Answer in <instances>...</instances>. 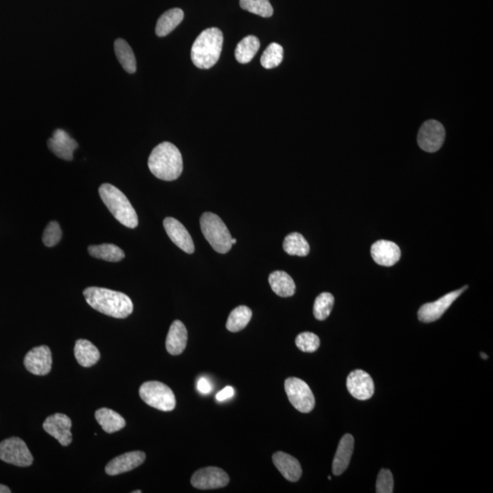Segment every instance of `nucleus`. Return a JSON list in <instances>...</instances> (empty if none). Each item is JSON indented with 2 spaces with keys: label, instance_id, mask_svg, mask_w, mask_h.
<instances>
[{
  "label": "nucleus",
  "instance_id": "nucleus-1",
  "mask_svg": "<svg viewBox=\"0 0 493 493\" xmlns=\"http://www.w3.org/2000/svg\"><path fill=\"white\" fill-rule=\"evenodd\" d=\"M86 302L91 308L108 316L125 319L134 311L133 302L123 292L99 287L83 291Z\"/></svg>",
  "mask_w": 493,
  "mask_h": 493
},
{
  "label": "nucleus",
  "instance_id": "nucleus-2",
  "mask_svg": "<svg viewBox=\"0 0 493 493\" xmlns=\"http://www.w3.org/2000/svg\"><path fill=\"white\" fill-rule=\"evenodd\" d=\"M148 168L157 179L174 181L181 176L183 172L182 154L171 143H161L152 151L148 159Z\"/></svg>",
  "mask_w": 493,
  "mask_h": 493
},
{
  "label": "nucleus",
  "instance_id": "nucleus-3",
  "mask_svg": "<svg viewBox=\"0 0 493 493\" xmlns=\"http://www.w3.org/2000/svg\"><path fill=\"white\" fill-rule=\"evenodd\" d=\"M222 47V31L217 28H206L199 34L192 46V62L196 67L208 70L219 61Z\"/></svg>",
  "mask_w": 493,
  "mask_h": 493
},
{
  "label": "nucleus",
  "instance_id": "nucleus-4",
  "mask_svg": "<svg viewBox=\"0 0 493 493\" xmlns=\"http://www.w3.org/2000/svg\"><path fill=\"white\" fill-rule=\"evenodd\" d=\"M99 194L102 202L122 225L129 228L138 226V217L134 206L120 189L111 184H102Z\"/></svg>",
  "mask_w": 493,
  "mask_h": 493
},
{
  "label": "nucleus",
  "instance_id": "nucleus-5",
  "mask_svg": "<svg viewBox=\"0 0 493 493\" xmlns=\"http://www.w3.org/2000/svg\"><path fill=\"white\" fill-rule=\"evenodd\" d=\"M200 226L206 240L215 251L222 254L231 251V232L217 215L206 212L200 217Z\"/></svg>",
  "mask_w": 493,
  "mask_h": 493
},
{
  "label": "nucleus",
  "instance_id": "nucleus-6",
  "mask_svg": "<svg viewBox=\"0 0 493 493\" xmlns=\"http://www.w3.org/2000/svg\"><path fill=\"white\" fill-rule=\"evenodd\" d=\"M140 397L147 405L161 411H172L176 408V397L170 388L159 381H149L139 389Z\"/></svg>",
  "mask_w": 493,
  "mask_h": 493
},
{
  "label": "nucleus",
  "instance_id": "nucleus-7",
  "mask_svg": "<svg viewBox=\"0 0 493 493\" xmlns=\"http://www.w3.org/2000/svg\"><path fill=\"white\" fill-rule=\"evenodd\" d=\"M285 386L289 402L298 411L309 413L314 409V395L305 381L289 377L285 380Z\"/></svg>",
  "mask_w": 493,
  "mask_h": 493
},
{
  "label": "nucleus",
  "instance_id": "nucleus-8",
  "mask_svg": "<svg viewBox=\"0 0 493 493\" xmlns=\"http://www.w3.org/2000/svg\"><path fill=\"white\" fill-rule=\"evenodd\" d=\"M0 460L18 467H28L33 463V456L21 438H7L0 443Z\"/></svg>",
  "mask_w": 493,
  "mask_h": 493
},
{
  "label": "nucleus",
  "instance_id": "nucleus-9",
  "mask_svg": "<svg viewBox=\"0 0 493 493\" xmlns=\"http://www.w3.org/2000/svg\"><path fill=\"white\" fill-rule=\"evenodd\" d=\"M446 132L444 126L436 120L424 123L418 132V143L422 150L435 153L440 150L445 141Z\"/></svg>",
  "mask_w": 493,
  "mask_h": 493
},
{
  "label": "nucleus",
  "instance_id": "nucleus-10",
  "mask_svg": "<svg viewBox=\"0 0 493 493\" xmlns=\"http://www.w3.org/2000/svg\"><path fill=\"white\" fill-rule=\"evenodd\" d=\"M467 288H468V286L458 289V291L449 292V294L444 295L443 297L436 301V302L423 305L420 310H418V319H420V322L427 323H433L440 319V318L445 314L447 310L451 307L452 303L460 296V294H463Z\"/></svg>",
  "mask_w": 493,
  "mask_h": 493
},
{
  "label": "nucleus",
  "instance_id": "nucleus-11",
  "mask_svg": "<svg viewBox=\"0 0 493 493\" xmlns=\"http://www.w3.org/2000/svg\"><path fill=\"white\" fill-rule=\"evenodd\" d=\"M229 483V477L223 469L217 467H206L194 473L191 484L199 490L224 488Z\"/></svg>",
  "mask_w": 493,
  "mask_h": 493
},
{
  "label": "nucleus",
  "instance_id": "nucleus-12",
  "mask_svg": "<svg viewBox=\"0 0 493 493\" xmlns=\"http://www.w3.org/2000/svg\"><path fill=\"white\" fill-rule=\"evenodd\" d=\"M350 394L358 400H368L375 393V384L371 375L363 370H355L350 373L346 380Z\"/></svg>",
  "mask_w": 493,
  "mask_h": 493
},
{
  "label": "nucleus",
  "instance_id": "nucleus-13",
  "mask_svg": "<svg viewBox=\"0 0 493 493\" xmlns=\"http://www.w3.org/2000/svg\"><path fill=\"white\" fill-rule=\"evenodd\" d=\"M71 418L61 413L51 415L46 418L43 423L44 431L53 436L62 446H69L73 441V434L71 431Z\"/></svg>",
  "mask_w": 493,
  "mask_h": 493
},
{
  "label": "nucleus",
  "instance_id": "nucleus-14",
  "mask_svg": "<svg viewBox=\"0 0 493 493\" xmlns=\"http://www.w3.org/2000/svg\"><path fill=\"white\" fill-rule=\"evenodd\" d=\"M26 369L31 374L46 375L51 372L53 366V355L47 346H38L31 349L24 358Z\"/></svg>",
  "mask_w": 493,
  "mask_h": 493
},
{
  "label": "nucleus",
  "instance_id": "nucleus-15",
  "mask_svg": "<svg viewBox=\"0 0 493 493\" xmlns=\"http://www.w3.org/2000/svg\"><path fill=\"white\" fill-rule=\"evenodd\" d=\"M48 146L59 159L71 161L73 159V152L78 148V143L71 138L67 132L57 129L53 137L48 140Z\"/></svg>",
  "mask_w": 493,
  "mask_h": 493
},
{
  "label": "nucleus",
  "instance_id": "nucleus-16",
  "mask_svg": "<svg viewBox=\"0 0 493 493\" xmlns=\"http://www.w3.org/2000/svg\"><path fill=\"white\" fill-rule=\"evenodd\" d=\"M145 453L143 451H131L114 458L105 467V472L110 476L122 474L133 471L145 460Z\"/></svg>",
  "mask_w": 493,
  "mask_h": 493
},
{
  "label": "nucleus",
  "instance_id": "nucleus-17",
  "mask_svg": "<svg viewBox=\"0 0 493 493\" xmlns=\"http://www.w3.org/2000/svg\"><path fill=\"white\" fill-rule=\"evenodd\" d=\"M164 228L172 242L186 253L192 254L195 251L193 240L186 231L184 225L174 217H165Z\"/></svg>",
  "mask_w": 493,
  "mask_h": 493
},
{
  "label": "nucleus",
  "instance_id": "nucleus-18",
  "mask_svg": "<svg viewBox=\"0 0 493 493\" xmlns=\"http://www.w3.org/2000/svg\"><path fill=\"white\" fill-rule=\"evenodd\" d=\"M371 256L375 263L385 267H391L400 260V247L389 240H378L371 247Z\"/></svg>",
  "mask_w": 493,
  "mask_h": 493
},
{
  "label": "nucleus",
  "instance_id": "nucleus-19",
  "mask_svg": "<svg viewBox=\"0 0 493 493\" xmlns=\"http://www.w3.org/2000/svg\"><path fill=\"white\" fill-rule=\"evenodd\" d=\"M275 467L283 477L292 483H296L302 477V467L299 461L285 452H276L272 456Z\"/></svg>",
  "mask_w": 493,
  "mask_h": 493
},
{
  "label": "nucleus",
  "instance_id": "nucleus-20",
  "mask_svg": "<svg viewBox=\"0 0 493 493\" xmlns=\"http://www.w3.org/2000/svg\"><path fill=\"white\" fill-rule=\"evenodd\" d=\"M354 447L355 440L351 434H346L341 438L334 461H332V473L334 475L343 474L348 468L352 452H354Z\"/></svg>",
  "mask_w": 493,
  "mask_h": 493
},
{
  "label": "nucleus",
  "instance_id": "nucleus-21",
  "mask_svg": "<svg viewBox=\"0 0 493 493\" xmlns=\"http://www.w3.org/2000/svg\"><path fill=\"white\" fill-rule=\"evenodd\" d=\"M188 343V331L181 321H174L169 329L165 348L169 354L179 355L185 351Z\"/></svg>",
  "mask_w": 493,
  "mask_h": 493
},
{
  "label": "nucleus",
  "instance_id": "nucleus-22",
  "mask_svg": "<svg viewBox=\"0 0 493 493\" xmlns=\"http://www.w3.org/2000/svg\"><path fill=\"white\" fill-rule=\"evenodd\" d=\"M74 355L77 362L83 368H91L96 365L101 357L98 348L90 341L85 339L77 341L74 348Z\"/></svg>",
  "mask_w": 493,
  "mask_h": 493
},
{
  "label": "nucleus",
  "instance_id": "nucleus-23",
  "mask_svg": "<svg viewBox=\"0 0 493 493\" xmlns=\"http://www.w3.org/2000/svg\"><path fill=\"white\" fill-rule=\"evenodd\" d=\"M269 283L272 291L280 297H291L295 294L296 286L292 278L283 271L272 272L269 276Z\"/></svg>",
  "mask_w": 493,
  "mask_h": 493
},
{
  "label": "nucleus",
  "instance_id": "nucleus-24",
  "mask_svg": "<svg viewBox=\"0 0 493 493\" xmlns=\"http://www.w3.org/2000/svg\"><path fill=\"white\" fill-rule=\"evenodd\" d=\"M96 418L103 431L107 433L121 431L126 424L125 418L121 415L106 408L98 409L96 412Z\"/></svg>",
  "mask_w": 493,
  "mask_h": 493
},
{
  "label": "nucleus",
  "instance_id": "nucleus-25",
  "mask_svg": "<svg viewBox=\"0 0 493 493\" xmlns=\"http://www.w3.org/2000/svg\"><path fill=\"white\" fill-rule=\"evenodd\" d=\"M183 19H184V12L180 8H172L165 11L156 23V35L159 37L168 35L182 22Z\"/></svg>",
  "mask_w": 493,
  "mask_h": 493
},
{
  "label": "nucleus",
  "instance_id": "nucleus-26",
  "mask_svg": "<svg viewBox=\"0 0 493 493\" xmlns=\"http://www.w3.org/2000/svg\"><path fill=\"white\" fill-rule=\"evenodd\" d=\"M89 253L96 259L106 260L109 262H118L125 258L123 249L114 244L93 245L88 248Z\"/></svg>",
  "mask_w": 493,
  "mask_h": 493
},
{
  "label": "nucleus",
  "instance_id": "nucleus-27",
  "mask_svg": "<svg viewBox=\"0 0 493 493\" xmlns=\"http://www.w3.org/2000/svg\"><path fill=\"white\" fill-rule=\"evenodd\" d=\"M260 42L255 36H247L240 41L235 50V57L240 63L246 64L251 61L259 51Z\"/></svg>",
  "mask_w": 493,
  "mask_h": 493
},
{
  "label": "nucleus",
  "instance_id": "nucleus-28",
  "mask_svg": "<svg viewBox=\"0 0 493 493\" xmlns=\"http://www.w3.org/2000/svg\"><path fill=\"white\" fill-rule=\"evenodd\" d=\"M114 51L120 64L128 73L136 71V60L130 45L123 39H117L114 42Z\"/></svg>",
  "mask_w": 493,
  "mask_h": 493
},
{
  "label": "nucleus",
  "instance_id": "nucleus-29",
  "mask_svg": "<svg viewBox=\"0 0 493 493\" xmlns=\"http://www.w3.org/2000/svg\"><path fill=\"white\" fill-rule=\"evenodd\" d=\"M283 249L291 256L305 257L309 254L310 246L302 234L294 232L285 237Z\"/></svg>",
  "mask_w": 493,
  "mask_h": 493
},
{
  "label": "nucleus",
  "instance_id": "nucleus-30",
  "mask_svg": "<svg viewBox=\"0 0 493 493\" xmlns=\"http://www.w3.org/2000/svg\"><path fill=\"white\" fill-rule=\"evenodd\" d=\"M251 310L247 306L242 305L235 308L231 312L226 322V328L229 332H237L242 331L249 325L251 320Z\"/></svg>",
  "mask_w": 493,
  "mask_h": 493
},
{
  "label": "nucleus",
  "instance_id": "nucleus-31",
  "mask_svg": "<svg viewBox=\"0 0 493 493\" xmlns=\"http://www.w3.org/2000/svg\"><path fill=\"white\" fill-rule=\"evenodd\" d=\"M334 305V295L329 292H323L315 299L314 315L317 320L325 321L331 314Z\"/></svg>",
  "mask_w": 493,
  "mask_h": 493
},
{
  "label": "nucleus",
  "instance_id": "nucleus-32",
  "mask_svg": "<svg viewBox=\"0 0 493 493\" xmlns=\"http://www.w3.org/2000/svg\"><path fill=\"white\" fill-rule=\"evenodd\" d=\"M283 60V48L276 42L271 43L260 58V63L265 69L278 67Z\"/></svg>",
  "mask_w": 493,
  "mask_h": 493
},
{
  "label": "nucleus",
  "instance_id": "nucleus-33",
  "mask_svg": "<svg viewBox=\"0 0 493 493\" xmlns=\"http://www.w3.org/2000/svg\"><path fill=\"white\" fill-rule=\"evenodd\" d=\"M240 5L243 10L263 18L274 15V8L269 0H240Z\"/></svg>",
  "mask_w": 493,
  "mask_h": 493
},
{
  "label": "nucleus",
  "instance_id": "nucleus-34",
  "mask_svg": "<svg viewBox=\"0 0 493 493\" xmlns=\"http://www.w3.org/2000/svg\"><path fill=\"white\" fill-rule=\"evenodd\" d=\"M295 343L302 352H314L320 348V338L312 332H302L296 337Z\"/></svg>",
  "mask_w": 493,
  "mask_h": 493
},
{
  "label": "nucleus",
  "instance_id": "nucleus-35",
  "mask_svg": "<svg viewBox=\"0 0 493 493\" xmlns=\"http://www.w3.org/2000/svg\"><path fill=\"white\" fill-rule=\"evenodd\" d=\"M62 236L61 226L57 222H51L46 226L42 240L45 246L53 247L60 242Z\"/></svg>",
  "mask_w": 493,
  "mask_h": 493
},
{
  "label": "nucleus",
  "instance_id": "nucleus-36",
  "mask_svg": "<svg viewBox=\"0 0 493 493\" xmlns=\"http://www.w3.org/2000/svg\"><path fill=\"white\" fill-rule=\"evenodd\" d=\"M394 492V478L389 469H381L377 481V493H392Z\"/></svg>",
  "mask_w": 493,
  "mask_h": 493
},
{
  "label": "nucleus",
  "instance_id": "nucleus-37",
  "mask_svg": "<svg viewBox=\"0 0 493 493\" xmlns=\"http://www.w3.org/2000/svg\"><path fill=\"white\" fill-rule=\"evenodd\" d=\"M197 388L201 394L204 395L209 394V393L212 391V389H213L211 383L205 377L200 378V379L197 381Z\"/></svg>",
  "mask_w": 493,
  "mask_h": 493
},
{
  "label": "nucleus",
  "instance_id": "nucleus-38",
  "mask_svg": "<svg viewBox=\"0 0 493 493\" xmlns=\"http://www.w3.org/2000/svg\"><path fill=\"white\" fill-rule=\"evenodd\" d=\"M235 394L234 388L232 386H226L223 388L222 391L217 393L216 398L219 402H223V401L228 400L229 398L233 397Z\"/></svg>",
  "mask_w": 493,
  "mask_h": 493
},
{
  "label": "nucleus",
  "instance_id": "nucleus-39",
  "mask_svg": "<svg viewBox=\"0 0 493 493\" xmlns=\"http://www.w3.org/2000/svg\"><path fill=\"white\" fill-rule=\"evenodd\" d=\"M11 490L8 487L0 484V493H10Z\"/></svg>",
  "mask_w": 493,
  "mask_h": 493
},
{
  "label": "nucleus",
  "instance_id": "nucleus-40",
  "mask_svg": "<svg viewBox=\"0 0 493 493\" xmlns=\"http://www.w3.org/2000/svg\"><path fill=\"white\" fill-rule=\"evenodd\" d=\"M481 357H483V359H487V358H488V357H487V355L484 354V352H481Z\"/></svg>",
  "mask_w": 493,
  "mask_h": 493
},
{
  "label": "nucleus",
  "instance_id": "nucleus-41",
  "mask_svg": "<svg viewBox=\"0 0 493 493\" xmlns=\"http://www.w3.org/2000/svg\"><path fill=\"white\" fill-rule=\"evenodd\" d=\"M237 243V240L236 239H231V244H236Z\"/></svg>",
  "mask_w": 493,
  "mask_h": 493
},
{
  "label": "nucleus",
  "instance_id": "nucleus-42",
  "mask_svg": "<svg viewBox=\"0 0 493 493\" xmlns=\"http://www.w3.org/2000/svg\"><path fill=\"white\" fill-rule=\"evenodd\" d=\"M141 492H142V491H134V492H133V493H141Z\"/></svg>",
  "mask_w": 493,
  "mask_h": 493
}]
</instances>
